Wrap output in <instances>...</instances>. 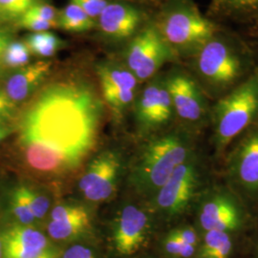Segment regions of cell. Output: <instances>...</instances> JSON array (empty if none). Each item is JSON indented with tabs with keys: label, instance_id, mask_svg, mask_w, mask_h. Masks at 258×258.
Returning <instances> with one entry per match:
<instances>
[{
	"label": "cell",
	"instance_id": "22",
	"mask_svg": "<svg viewBox=\"0 0 258 258\" xmlns=\"http://www.w3.org/2000/svg\"><path fill=\"white\" fill-rule=\"evenodd\" d=\"M31 55V52L24 40H12L1 56L0 63L17 71L30 63Z\"/></svg>",
	"mask_w": 258,
	"mask_h": 258
},
{
	"label": "cell",
	"instance_id": "17",
	"mask_svg": "<svg viewBox=\"0 0 258 258\" xmlns=\"http://www.w3.org/2000/svg\"><path fill=\"white\" fill-rule=\"evenodd\" d=\"M101 88L136 90L139 81L126 67L117 61H105L97 67Z\"/></svg>",
	"mask_w": 258,
	"mask_h": 258
},
{
	"label": "cell",
	"instance_id": "40",
	"mask_svg": "<svg viewBox=\"0 0 258 258\" xmlns=\"http://www.w3.org/2000/svg\"><path fill=\"white\" fill-rule=\"evenodd\" d=\"M0 258H2V245H1V241H0Z\"/></svg>",
	"mask_w": 258,
	"mask_h": 258
},
{
	"label": "cell",
	"instance_id": "2",
	"mask_svg": "<svg viewBox=\"0 0 258 258\" xmlns=\"http://www.w3.org/2000/svg\"><path fill=\"white\" fill-rule=\"evenodd\" d=\"M187 141L178 134L153 139L143 148L132 170V182L143 194L157 192L176 168L190 159Z\"/></svg>",
	"mask_w": 258,
	"mask_h": 258
},
{
	"label": "cell",
	"instance_id": "29",
	"mask_svg": "<svg viewBox=\"0 0 258 258\" xmlns=\"http://www.w3.org/2000/svg\"><path fill=\"white\" fill-rule=\"evenodd\" d=\"M71 2L84 11L93 19H98L108 4L107 0H71Z\"/></svg>",
	"mask_w": 258,
	"mask_h": 258
},
{
	"label": "cell",
	"instance_id": "37",
	"mask_svg": "<svg viewBox=\"0 0 258 258\" xmlns=\"http://www.w3.org/2000/svg\"><path fill=\"white\" fill-rule=\"evenodd\" d=\"M12 129L10 128L4 121H0V143L5 138H7L11 133Z\"/></svg>",
	"mask_w": 258,
	"mask_h": 258
},
{
	"label": "cell",
	"instance_id": "32",
	"mask_svg": "<svg viewBox=\"0 0 258 258\" xmlns=\"http://www.w3.org/2000/svg\"><path fill=\"white\" fill-rule=\"evenodd\" d=\"M17 103L13 102L5 92L0 88V121H4L10 118L16 110Z\"/></svg>",
	"mask_w": 258,
	"mask_h": 258
},
{
	"label": "cell",
	"instance_id": "25",
	"mask_svg": "<svg viewBox=\"0 0 258 258\" xmlns=\"http://www.w3.org/2000/svg\"><path fill=\"white\" fill-rule=\"evenodd\" d=\"M17 189L24 199L25 203L27 204L29 210L33 213L36 220L41 219L46 215L50 202L45 195L39 194L26 185L18 186Z\"/></svg>",
	"mask_w": 258,
	"mask_h": 258
},
{
	"label": "cell",
	"instance_id": "9",
	"mask_svg": "<svg viewBox=\"0 0 258 258\" xmlns=\"http://www.w3.org/2000/svg\"><path fill=\"white\" fill-rule=\"evenodd\" d=\"M198 68L210 82L225 85L239 76V59L221 41L210 40L205 43L198 56Z\"/></svg>",
	"mask_w": 258,
	"mask_h": 258
},
{
	"label": "cell",
	"instance_id": "11",
	"mask_svg": "<svg viewBox=\"0 0 258 258\" xmlns=\"http://www.w3.org/2000/svg\"><path fill=\"white\" fill-rule=\"evenodd\" d=\"M172 102L165 83H149L139 96L135 105L136 119L144 129L159 127L167 122L172 115Z\"/></svg>",
	"mask_w": 258,
	"mask_h": 258
},
{
	"label": "cell",
	"instance_id": "35",
	"mask_svg": "<svg viewBox=\"0 0 258 258\" xmlns=\"http://www.w3.org/2000/svg\"><path fill=\"white\" fill-rule=\"evenodd\" d=\"M235 7H252L258 4V0H227Z\"/></svg>",
	"mask_w": 258,
	"mask_h": 258
},
{
	"label": "cell",
	"instance_id": "7",
	"mask_svg": "<svg viewBox=\"0 0 258 258\" xmlns=\"http://www.w3.org/2000/svg\"><path fill=\"white\" fill-rule=\"evenodd\" d=\"M196 163L188 159L178 166L158 191L155 204L159 211L168 215L182 213L194 199L198 186Z\"/></svg>",
	"mask_w": 258,
	"mask_h": 258
},
{
	"label": "cell",
	"instance_id": "4",
	"mask_svg": "<svg viewBox=\"0 0 258 258\" xmlns=\"http://www.w3.org/2000/svg\"><path fill=\"white\" fill-rule=\"evenodd\" d=\"M171 56L172 48L166 43L157 27L150 25L129 42L124 60L139 82H144L153 77Z\"/></svg>",
	"mask_w": 258,
	"mask_h": 258
},
{
	"label": "cell",
	"instance_id": "6",
	"mask_svg": "<svg viewBox=\"0 0 258 258\" xmlns=\"http://www.w3.org/2000/svg\"><path fill=\"white\" fill-rule=\"evenodd\" d=\"M120 169L118 153L111 150L100 153L89 163L79 182L81 192L92 202L107 200L116 189Z\"/></svg>",
	"mask_w": 258,
	"mask_h": 258
},
{
	"label": "cell",
	"instance_id": "33",
	"mask_svg": "<svg viewBox=\"0 0 258 258\" xmlns=\"http://www.w3.org/2000/svg\"><path fill=\"white\" fill-rule=\"evenodd\" d=\"M172 232L175 234L179 239L185 243V244L191 245L194 247L197 246L198 236H197V233H196V231H195L194 228H191V227H182V228H178L176 230H173Z\"/></svg>",
	"mask_w": 258,
	"mask_h": 258
},
{
	"label": "cell",
	"instance_id": "38",
	"mask_svg": "<svg viewBox=\"0 0 258 258\" xmlns=\"http://www.w3.org/2000/svg\"><path fill=\"white\" fill-rule=\"evenodd\" d=\"M36 258H56V255H55V253L53 250L47 249L46 250H44L41 254H39Z\"/></svg>",
	"mask_w": 258,
	"mask_h": 258
},
{
	"label": "cell",
	"instance_id": "28",
	"mask_svg": "<svg viewBox=\"0 0 258 258\" xmlns=\"http://www.w3.org/2000/svg\"><path fill=\"white\" fill-rule=\"evenodd\" d=\"M17 24L19 27L32 31L33 33L45 32V31L57 28V24L55 22L40 19L37 16L31 15L29 13H26L21 19H19Z\"/></svg>",
	"mask_w": 258,
	"mask_h": 258
},
{
	"label": "cell",
	"instance_id": "31",
	"mask_svg": "<svg viewBox=\"0 0 258 258\" xmlns=\"http://www.w3.org/2000/svg\"><path fill=\"white\" fill-rule=\"evenodd\" d=\"M84 210L85 209L83 207L76 206V205H68V204L58 205L51 212V220L56 221V220L65 219V218L77 215L83 212Z\"/></svg>",
	"mask_w": 258,
	"mask_h": 258
},
{
	"label": "cell",
	"instance_id": "23",
	"mask_svg": "<svg viewBox=\"0 0 258 258\" xmlns=\"http://www.w3.org/2000/svg\"><path fill=\"white\" fill-rule=\"evenodd\" d=\"M42 0H0V25L18 23L29 10Z\"/></svg>",
	"mask_w": 258,
	"mask_h": 258
},
{
	"label": "cell",
	"instance_id": "34",
	"mask_svg": "<svg viewBox=\"0 0 258 258\" xmlns=\"http://www.w3.org/2000/svg\"><path fill=\"white\" fill-rule=\"evenodd\" d=\"M62 258H95V254L88 247L75 245L65 251Z\"/></svg>",
	"mask_w": 258,
	"mask_h": 258
},
{
	"label": "cell",
	"instance_id": "10",
	"mask_svg": "<svg viewBox=\"0 0 258 258\" xmlns=\"http://www.w3.org/2000/svg\"><path fill=\"white\" fill-rule=\"evenodd\" d=\"M148 215L135 205H127L120 212L114 227L113 240L121 255H131L138 251L148 236Z\"/></svg>",
	"mask_w": 258,
	"mask_h": 258
},
{
	"label": "cell",
	"instance_id": "15",
	"mask_svg": "<svg viewBox=\"0 0 258 258\" xmlns=\"http://www.w3.org/2000/svg\"><path fill=\"white\" fill-rule=\"evenodd\" d=\"M173 109L183 119L188 121L198 120L203 115V98L194 81L183 74L170 76L166 82Z\"/></svg>",
	"mask_w": 258,
	"mask_h": 258
},
{
	"label": "cell",
	"instance_id": "8",
	"mask_svg": "<svg viewBox=\"0 0 258 258\" xmlns=\"http://www.w3.org/2000/svg\"><path fill=\"white\" fill-rule=\"evenodd\" d=\"M243 222V212L236 199L228 192L209 195L200 206L199 223L204 231L225 232L238 230Z\"/></svg>",
	"mask_w": 258,
	"mask_h": 258
},
{
	"label": "cell",
	"instance_id": "18",
	"mask_svg": "<svg viewBox=\"0 0 258 258\" xmlns=\"http://www.w3.org/2000/svg\"><path fill=\"white\" fill-rule=\"evenodd\" d=\"M90 225V215L86 210L83 212L56 221H50L47 231L50 236L55 240H68L86 231Z\"/></svg>",
	"mask_w": 258,
	"mask_h": 258
},
{
	"label": "cell",
	"instance_id": "1",
	"mask_svg": "<svg viewBox=\"0 0 258 258\" xmlns=\"http://www.w3.org/2000/svg\"><path fill=\"white\" fill-rule=\"evenodd\" d=\"M102 113L101 99L85 81L65 79L43 86L20 120L25 164L48 177L73 172L96 144Z\"/></svg>",
	"mask_w": 258,
	"mask_h": 258
},
{
	"label": "cell",
	"instance_id": "39",
	"mask_svg": "<svg viewBox=\"0 0 258 258\" xmlns=\"http://www.w3.org/2000/svg\"><path fill=\"white\" fill-rule=\"evenodd\" d=\"M9 43L10 42H1V41H0V59H1V56L3 55V53H4L5 49H6V47H7V45H8Z\"/></svg>",
	"mask_w": 258,
	"mask_h": 258
},
{
	"label": "cell",
	"instance_id": "21",
	"mask_svg": "<svg viewBox=\"0 0 258 258\" xmlns=\"http://www.w3.org/2000/svg\"><path fill=\"white\" fill-rule=\"evenodd\" d=\"M232 249V242L229 232L206 231L201 245L200 258H229Z\"/></svg>",
	"mask_w": 258,
	"mask_h": 258
},
{
	"label": "cell",
	"instance_id": "12",
	"mask_svg": "<svg viewBox=\"0 0 258 258\" xmlns=\"http://www.w3.org/2000/svg\"><path fill=\"white\" fill-rule=\"evenodd\" d=\"M229 170L240 187L258 194V127L249 132L231 153Z\"/></svg>",
	"mask_w": 258,
	"mask_h": 258
},
{
	"label": "cell",
	"instance_id": "30",
	"mask_svg": "<svg viewBox=\"0 0 258 258\" xmlns=\"http://www.w3.org/2000/svg\"><path fill=\"white\" fill-rule=\"evenodd\" d=\"M27 13L37 16L40 19H45L48 21H52L56 23V19L58 16V10L55 9L53 5L47 3L44 0L36 3ZM57 24V23H56Z\"/></svg>",
	"mask_w": 258,
	"mask_h": 258
},
{
	"label": "cell",
	"instance_id": "14",
	"mask_svg": "<svg viewBox=\"0 0 258 258\" xmlns=\"http://www.w3.org/2000/svg\"><path fill=\"white\" fill-rule=\"evenodd\" d=\"M2 258H36L48 248L46 236L27 225H16L0 236Z\"/></svg>",
	"mask_w": 258,
	"mask_h": 258
},
{
	"label": "cell",
	"instance_id": "24",
	"mask_svg": "<svg viewBox=\"0 0 258 258\" xmlns=\"http://www.w3.org/2000/svg\"><path fill=\"white\" fill-rule=\"evenodd\" d=\"M102 97L116 116H120L135 100L136 90L102 88Z\"/></svg>",
	"mask_w": 258,
	"mask_h": 258
},
{
	"label": "cell",
	"instance_id": "26",
	"mask_svg": "<svg viewBox=\"0 0 258 258\" xmlns=\"http://www.w3.org/2000/svg\"><path fill=\"white\" fill-rule=\"evenodd\" d=\"M10 208L13 212L14 216L17 218V220L21 225H27L30 226L36 221V218L34 217L33 213L29 210L27 204L25 203L24 199L20 195L19 190L17 188L14 189L11 195L10 199Z\"/></svg>",
	"mask_w": 258,
	"mask_h": 258
},
{
	"label": "cell",
	"instance_id": "3",
	"mask_svg": "<svg viewBox=\"0 0 258 258\" xmlns=\"http://www.w3.org/2000/svg\"><path fill=\"white\" fill-rule=\"evenodd\" d=\"M258 116V75L249 78L215 106V142L227 147Z\"/></svg>",
	"mask_w": 258,
	"mask_h": 258
},
{
	"label": "cell",
	"instance_id": "19",
	"mask_svg": "<svg viewBox=\"0 0 258 258\" xmlns=\"http://www.w3.org/2000/svg\"><path fill=\"white\" fill-rule=\"evenodd\" d=\"M57 28L68 33H84L95 27V19H91L84 11L70 2L58 11L56 19Z\"/></svg>",
	"mask_w": 258,
	"mask_h": 258
},
{
	"label": "cell",
	"instance_id": "20",
	"mask_svg": "<svg viewBox=\"0 0 258 258\" xmlns=\"http://www.w3.org/2000/svg\"><path fill=\"white\" fill-rule=\"evenodd\" d=\"M26 43L31 55L47 58L55 55L66 46V42L50 31L32 33L26 36Z\"/></svg>",
	"mask_w": 258,
	"mask_h": 258
},
{
	"label": "cell",
	"instance_id": "5",
	"mask_svg": "<svg viewBox=\"0 0 258 258\" xmlns=\"http://www.w3.org/2000/svg\"><path fill=\"white\" fill-rule=\"evenodd\" d=\"M157 29L170 48H186L207 43L215 31L211 21L187 8L168 12Z\"/></svg>",
	"mask_w": 258,
	"mask_h": 258
},
{
	"label": "cell",
	"instance_id": "13",
	"mask_svg": "<svg viewBox=\"0 0 258 258\" xmlns=\"http://www.w3.org/2000/svg\"><path fill=\"white\" fill-rule=\"evenodd\" d=\"M141 21V13L134 6L122 2H108L98 18V26L102 36L111 41L120 42L136 33Z\"/></svg>",
	"mask_w": 258,
	"mask_h": 258
},
{
	"label": "cell",
	"instance_id": "16",
	"mask_svg": "<svg viewBox=\"0 0 258 258\" xmlns=\"http://www.w3.org/2000/svg\"><path fill=\"white\" fill-rule=\"evenodd\" d=\"M52 65L51 60L42 59L17 70L8 79L5 92L15 103L25 101L46 80Z\"/></svg>",
	"mask_w": 258,
	"mask_h": 258
},
{
	"label": "cell",
	"instance_id": "36",
	"mask_svg": "<svg viewBox=\"0 0 258 258\" xmlns=\"http://www.w3.org/2000/svg\"><path fill=\"white\" fill-rule=\"evenodd\" d=\"M13 39V34L9 28L3 27L0 25V41L1 42H11Z\"/></svg>",
	"mask_w": 258,
	"mask_h": 258
},
{
	"label": "cell",
	"instance_id": "27",
	"mask_svg": "<svg viewBox=\"0 0 258 258\" xmlns=\"http://www.w3.org/2000/svg\"><path fill=\"white\" fill-rule=\"evenodd\" d=\"M165 249L169 254L183 258L192 256L195 251V247L182 242L172 231L165 239Z\"/></svg>",
	"mask_w": 258,
	"mask_h": 258
}]
</instances>
